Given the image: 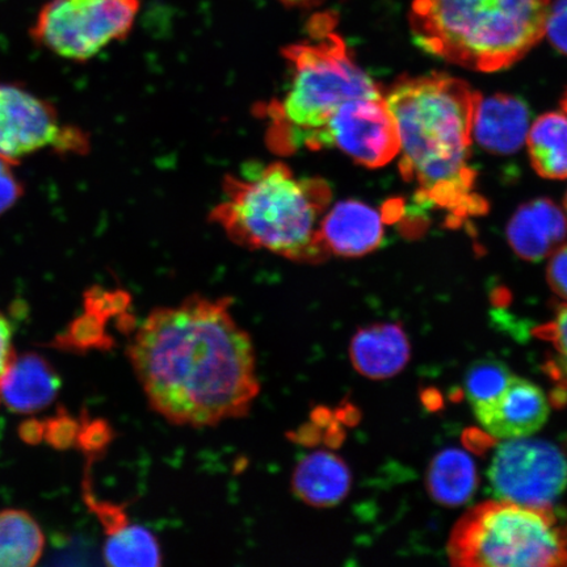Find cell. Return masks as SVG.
I'll return each instance as SVG.
<instances>
[{
  "mask_svg": "<svg viewBox=\"0 0 567 567\" xmlns=\"http://www.w3.org/2000/svg\"><path fill=\"white\" fill-rule=\"evenodd\" d=\"M148 406L182 427H215L250 414L260 393L252 338L231 300L187 297L151 311L127 346Z\"/></svg>",
  "mask_w": 567,
  "mask_h": 567,
  "instance_id": "1",
  "label": "cell"
},
{
  "mask_svg": "<svg viewBox=\"0 0 567 567\" xmlns=\"http://www.w3.org/2000/svg\"><path fill=\"white\" fill-rule=\"evenodd\" d=\"M480 94L445 74L401 78L385 102L400 137V172L416 184V202L461 224L487 212L470 165Z\"/></svg>",
  "mask_w": 567,
  "mask_h": 567,
  "instance_id": "2",
  "label": "cell"
},
{
  "mask_svg": "<svg viewBox=\"0 0 567 567\" xmlns=\"http://www.w3.org/2000/svg\"><path fill=\"white\" fill-rule=\"evenodd\" d=\"M224 200L212 223L231 243L266 250L296 264H322L330 257L319 237L331 188L321 177L297 176L286 163L274 162L243 176H226Z\"/></svg>",
  "mask_w": 567,
  "mask_h": 567,
  "instance_id": "3",
  "label": "cell"
},
{
  "mask_svg": "<svg viewBox=\"0 0 567 567\" xmlns=\"http://www.w3.org/2000/svg\"><path fill=\"white\" fill-rule=\"evenodd\" d=\"M308 38L284 48L290 86L282 101L267 106L274 151H313L318 133L340 105L357 97L382 96L380 87L354 62L337 32V17L318 12L307 24Z\"/></svg>",
  "mask_w": 567,
  "mask_h": 567,
  "instance_id": "4",
  "label": "cell"
},
{
  "mask_svg": "<svg viewBox=\"0 0 567 567\" xmlns=\"http://www.w3.org/2000/svg\"><path fill=\"white\" fill-rule=\"evenodd\" d=\"M549 7L550 0H414L410 27L424 52L492 73L540 42Z\"/></svg>",
  "mask_w": 567,
  "mask_h": 567,
  "instance_id": "5",
  "label": "cell"
},
{
  "mask_svg": "<svg viewBox=\"0 0 567 567\" xmlns=\"http://www.w3.org/2000/svg\"><path fill=\"white\" fill-rule=\"evenodd\" d=\"M446 550L455 566H567V524L551 507L485 502L456 523Z\"/></svg>",
  "mask_w": 567,
  "mask_h": 567,
  "instance_id": "6",
  "label": "cell"
},
{
  "mask_svg": "<svg viewBox=\"0 0 567 567\" xmlns=\"http://www.w3.org/2000/svg\"><path fill=\"white\" fill-rule=\"evenodd\" d=\"M140 0H49L31 30L35 44L63 59L87 61L132 31Z\"/></svg>",
  "mask_w": 567,
  "mask_h": 567,
  "instance_id": "7",
  "label": "cell"
},
{
  "mask_svg": "<svg viewBox=\"0 0 567 567\" xmlns=\"http://www.w3.org/2000/svg\"><path fill=\"white\" fill-rule=\"evenodd\" d=\"M488 480L499 499L551 507L567 487V460L549 442L512 439L495 451Z\"/></svg>",
  "mask_w": 567,
  "mask_h": 567,
  "instance_id": "8",
  "label": "cell"
},
{
  "mask_svg": "<svg viewBox=\"0 0 567 567\" xmlns=\"http://www.w3.org/2000/svg\"><path fill=\"white\" fill-rule=\"evenodd\" d=\"M47 147L61 154H84L89 140L76 127L62 124L51 104L0 83V157L16 165Z\"/></svg>",
  "mask_w": 567,
  "mask_h": 567,
  "instance_id": "9",
  "label": "cell"
},
{
  "mask_svg": "<svg viewBox=\"0 0 567 567\" xmlns=\"http://www.w3.org/2000/svg\"><path fill=\"white\" fill-rule=\"evenodd\" d=\"M337 147L359 165L380 168L400 154L399 131L385 97H357L332 113L313 151Z\"/></svg>",
  "mask_w": 567,
  "mask_h": 567,
  "instance_id": "10",
  "label": "cell"
},
{
  "mask_svg": "<svg viewBox=\"0 0 567 567\" xmlns=\"http://www.w3.org/2000/svg\"><path fill=\"white\" fill-rule=\"evenodd\" d=\"M474 415L488 434L496 439L528 437L548 421V396L534 382L515 378L494 400L473 406Z\"/></svg>",
  "mask_w": 567,
  "mask_h": 567,
  "instance_id": "11",
  "label": "cell"
},
{
  "mask_svg": "<svg viewBox=\"0 0 567 567\" xmlns=\"http://www.w3.org/2000/svg\"><path fill=\"white\" fill-rule=\"evenodd\" d=\"M89 472L83 482V498L104 528L105 564L117 567L161 566L163 555L157 536L131 522L124 506L99 499L92 491Z\"/></svg>",
  "mask_w": 567,
  "mask_h": 567,
  "instance_id": "12",
  "label": "cell"
},
{
  "mask_svg": "<svg viewBox=\"0 0 567 567\" xmlns=\"http://www.w3.org/2000/svg\"><path fill=\"white\" fill-rule=\"evenodd\" d=\"M319 237L329 255L363 257L381 246L384 239V218L364 203L339 202L326 210L319 225Z\"/></svg>",
  "mask_w": 567,
  "mask_h": 567,
  "instance_id": "13",
  "label": "cell"
},
{
  "mask_svg": "<svg viewBox=\"0 0 567 567\" xmlns=\"http://www.w3.org/2000/svg\"><path fill=\"white\" fill-rule=\"evenodd\" d=\"M567 236V217L549 198L522 205L507 226L513 250L528 261H540L555 252Z\"/></svg>",
  "mask_w": 567,
  "mask_h": 567,
  "instance_id": "14",
  "label": "cell"
},
{
  "mask_svg": "<svg viewBox=\"0 0 567 567\" xmlns=\"http://www.w3.org/2000/svg\"><path fill=\"white\" fill-rule=\"evenodd\" d=\"M529 131L526 103L512 95H480L473 118V137L485 151L505 155L523 146Z\"/></svg>",
  "mask_w": 567,
  "mask_h": 567,
  "instance_id": "15",
  "label": "cell"
},
{
  "mask_svg": "<svg viewBox=\"0 0 567 567\" xmlns=\"http://www.w3.org/2000/svg\"><path fill=\"white\" fill-rule=\"evenodd\" d=\"M60 389L61 379L53 365L38 353H24L7 372L0 401L12 413L33 414L51 405Z\"/></svg>",
  "mask_w": 567,
  "mask_h": 567,
  "instance_id": "16",
  "label": "cell"
},
{
  "mask_svg": "<svg viewBox=\"0 0 567 567\" xmlns=\"http://www.w3.org/2000/svg\"><path fill=\"white\" fill-rule=\"evenodd\" d=\"M351 363L372 380L394 378L410 360V343L400 326L385 323L360 329L350 344Z\"/></svg>",
  "mask_w": 567,
  "mask_h": 567,
  "instance_id": "17",
  "label": "cell"
},
{
  "mask_svg": "<svg viewBox=\"0 0 567 567\" xmlns=\"http://www.w3.org/2000/svg\"><path fill=\"white\" fill-rule=\"evenodd\" d=\"M352 476L343 458L329 451L311 452L296 465L292 488L305 505L334 507L350 493Z\"/></svg>",
  "mask_w": 567,
  "mask_h": 567,
  "instance_id": "18",
  "label": "cell"
},
{
  "mask_svg": "<svg viewBox=\"0 0 567 567\" xmlns=\"http://www.w3.org/2000/svg\"><path fill=\"white\" fill-rule=\"evenodd\" d=\"M477 484L476 464L464 451L445 450L432 460L427 473V487L430 495L439 505H464L476 492Z\"/></svg>",
  "mask_w": 567,
  "mask_h": 567,
  "instance_id": "19",
  "label": "cell"
},
{
  "mask_svg": "<svg viewBox=\"0 0 567 567\" xmlns=\"http://www.w3.org/2000/svg\"><path fill=\"white\" fill-rule=\"evenodd\" d=\"M532 166L545 179H567V115L547 113L527 134Z\"/></svg>",
  "mask_w": 567,
  "mask_h": 567,
  "instance_id": "20",
  "label": "cell"
},
{
  "mask_svg": "<svg viewBox=\"0 0 567 567\" xmlns=\"http://www.w3.org/2000/svg\"><path fill=\"white\" fill-rule=\"evenodd\" d=\"M45 538L23 509L0 512V567H30L39 563Z\"/></svg>",
  "mask_w": 567,
  "mask_h": 567,
  "instance_id": "21",
  "label": "cell"
},
{
  "mask_svg": "<svg viewBox=\"0 0 567 567\" xmlns=\"http://www.w3.org/2000/svg\"><path fill=\"white\" fill-rule=\"evenodd\" d=\"M514 374L499 360L485 359L474 363L465 374L464 388L472 406L495 399Z\"/></svg>",
  "mask_w": 567,
  "mask_h": 567,
  "instance_id": "22",
  "label": "cell"
},
{
  "mask_svg": "<svg viewBox=\"0 0 567 567\" xmlns=\"http://www.w3.org/2000/svg\"><path fill=\"white\" fill-rule=\"evenodd\" d=\"M105 321L102 316L84 309L61 336L54 339V349L70 352H86L92 349L110 347V337L105 334Z\"/></svg>",
  "mask_w": 567,
  "mask_h": 567,
  "instance_id": "23",
  "label": "cell"
},
{
  "mask_svg": "<svg viewBox=\"0 0 567 567\" xmlns=\"http://www.w3.org/2000/svg\"><path fill=\"white\" fill-rule=\"evenodd\" d=\"M536 336L547 340L551 347L547 372L567 392V303L559 307L548 324L536 330Z\"/></svg>",
  "mask_w": 567,
  "mask_h": 567,
  "instance_id": "24",
  "label": "cell"
},
{
  "mask_svg": "<svg viewBox=\"0 0 567 567\" xmlns=\"http://www.w3.org/2000/svg\"><path fill=\"white\" fill-rule=\"evenodd\" d=\"M81 421V420H80ZM60 409L56 414L44 421V441L55 450H69L76 444L81 422Z\"/></svg>",
  "mask_w": 567,
  "mask_h": 567,
  "instance_id": "25",
  "label": "cell"
},
{
  "mask_svg": "<svg viewBox=\"0 0 567 567\" xmlns=\"http://www.w3.org/2000/svg\"><path fill=\"white\" fill-rule=\"evenodd\" d=\"M112 441V430L104 421L81 420L80 434H78L76 444L83 452H86L91 460H94L97 453L104 452L106 445Z\"/></svg>",
  "mask_w": 567,
  "mask_h": 567,
  "instance_id": "26",
  "label": "cell"
},
{
  "mask_svg": "<svg viewBox=\"0 0 567 567\" xmlns=\"http://www.w3.org/2000/svg\"><path fill=\"white\" fill-rule=\"evenodd\" d=\"M545 33L559 53L567 55V0L550 3Z\"/></svg>",
  "mask_w": 567,
  "mask_h": 567,
  "instance_id": "27",
  "label": "cell"
},
{
  "mask_svg": "<svg viewBox=\"0 0 567 567\" xmlns=\"http://www.w3.org/2000/svg\"><path fill=\"white\" fill-rule=\"evenodd\" d=\"M12 163L0 157V215L17 204L23 195V186L11 168Z\"/></svg>",
  "mask_w": 567,
  "mask_h": 567,
  "instance_id": "28",
  "label": "cell"
},
{
  "mask_svg": "<svg viewBox=\"0 0 567 567\" xmlns=\"http://www.w3.org/2000/svg\"><path fill=\"white\" fill-rule=\"evenodd\" d=\"M547 279L553 292L567 303V244L559 246L553 252L547 269Z\"/></svg>",
  "mask_w": 567,
  "mask_h": 567,
  "instance_id": "29",
  "label": "cell"
},
{
  "mask_svg": "<svg viewBox=\"0 0 567 567\" xmlns=\"http://www.w3.org/2000/svg\"><path fill=\"white\" fill-rule=\"evenodd\" d=\"M17 354L12 347V329L3 315H0V386Z\"/></svg>",
  "mask_w": 567,
  "mask_h": 567,
  "instance_id": "30",
  "label": "cell"
},
{
  "mask_svg": "<svg viewBox=\"0 0 567 567\" xmlns=\"http://www.w3.org/2000/svg\"><path fill=\"white\" fill-rule=\"evenodd\" d=\"M21 441L28 444H39L44 441V421L30 420L20 424Z\"/></svg>",
  "mask_w": 567,
  "mask_h": 567,
  "instance_id": "31",
  "label": "cell"
},
{
  "mask_svg": "<svg viewBox=\"0 0 567 567\" xmlns=\"http://www.w3.org/2000/svg\"><path fill=\"white\" fill-rule=\"evenodd\" d=\"M284 6L295 7V9H311L321 4L322 0H280Z\"/></svg>",
  "mask_w": 567,
  "mask_h": 567,
  "instance_id": "32",
  "label": "cell"
},
{
  "mask_svg": "<svg viewBox=\"0 0 567 567\" xmlns=\"http://www.w3.org/2000/svg\"><path fill=\"white\" fill-rule=\"evenodd\" d=\"M561 104H563V110H564V112H565V113H566V115H567V91H566V94H565V96H564V99H563Z\"/></svg>",
  "mask_w": 567,
  "mask_h": 567,
  "instance_id": "33",
  "label": "cell"
},
{
  "mask_svg": "<svg viewBox=\"0 0 567 567\" xmlns=\"http://www.w3.org/2000/svg\"><path fill=\"white\" fill-rule=\"evenodd\" d=\"M565 207H566V210H567V194H566V198H565Z\"/></svg>",
  "mask_w": 567,
  "mask_h": 567,
  "instance_id": "34",
  "label": "cell"
}]
</instances>
